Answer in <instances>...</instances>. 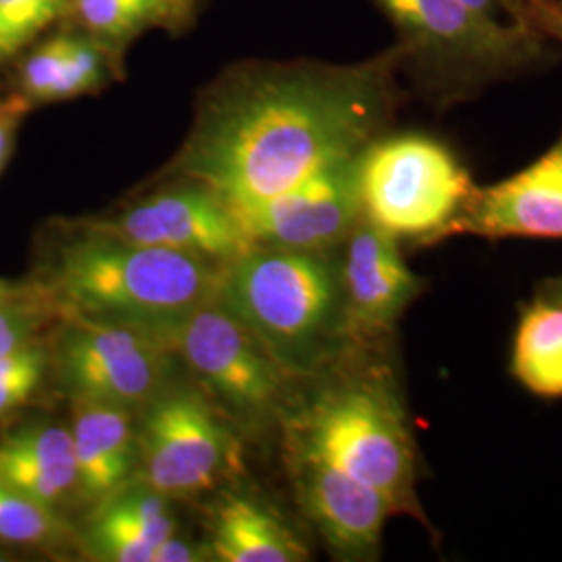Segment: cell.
Returning a JSON list of instances; mask_svg holds the SVG:
<instances>
[{"label": "cell", "instance_id": "cell-7", "mask_svg": "<svg viewBox=\"0 0 562 562\" xmlns=\"http://www.w3.org/2000/svg\"><path fill=\"white\" fill-rule=\"evenodd\" d=\"M176 359L236 429H280L292 402V380L225 306L217 294L192 311L169 336Z\"/></svg>", "mask_w": 562, "mask_h": 562}, {"label": "cell", "instance_id": "cell-28", "mask_svg": "<svg viewBox=\"0 0 562 562\" xmlns=\"http://www.w3.org/2000/svg\"><path fill=\"white\" fill-rule=\"evenodd\" d=\"M199 561H211L209 548H206V546H196V543L188 542L186 538H181L180 533L176 531L171 538H167V540L157 548L155 561L153 562Z\"/></svg>", "mask_w": 562, "mask_h": 562}, {"label": "cell", "instance_id": "cell-15", "mask_svg": "<svg viewBox=\"0 0 562 562\" xmlns=\"http://www.w3.org/2000/svg\"><path fill=\"white\" fill-rule=\"evenodd\" d=\"M125 67L99 42L65 23L21 57L15 92L34 106L74 101L125 80Z\"/></svg>", "mask_w": 562, "mask_h": 562}, {"label": "cell", "instance_id": "cell-24", "mask_svg": "<svg viewBox=\"0 0 562 562\" xmlns=\"http://www.w3.org/2000/svg\"><path fill=\"white\" fill-rule=\"evenodd\" d=\"M65 11L67 0H0V65L20 57Z\"/></svg>", "mask_w": 562, "mask_h": 562}, {"label": "cell", "instance_id": "cell-29", "mask_svg": "<svg viewBox=\"0 0 562 562\" xmlns=\"http://www.w3.org/2000/svg\"><path fill=\"white\" fill-rule=\"evenodd\" d=\"M464 2L475 7L477 11H482L485 15L496 18V20L521 23V21L517 20V4H519V0H464Z\"/></svg>", "mask_w": 562, "mask_h": 562}, {"label": "cell", "instance_id": "cell-20", "mask_svg": "<svg viewBox=\"0 0 562 562\" xmlns=\"http://www.w3.org/2000/svg\"><path fill=\"white\" fill-rule=\"evenodd\" d=\"M202 0H67L63 23L78 27L127 65L134 42L153 30L180 36L201 13Z\"/></svg>", "mask_w": 562, "mask_h": 562}, {"label": "cell", "instance_id": "cell-6", "mask_svg": "<svg viewBox=\"0 0 562 562\" xmlns=\"http://www.w3.org/2000/svg\"><path fill=\"white\" fill-rule=\"evenodd\" d=\"M475 181L446 142L422 132H385L359 157L362 217L401 244L454 238Z\"/></svg>", "mask_w": 562, "mask_h": 562}, {"label": "cell", "instance_id": "cell-19", "mask_svg": "<svg viewBox=\"0 0 562 562\" xmlns=\"http://www.w3.org/2000/svg\"><path fill=\"white\" fill-rule=\"evenodd\" d=\"M171 498L132 482L94 506L81 536L83 552L104 562H153L155 552L178 531Z\"/></svg>", "mask_w": 562, "mask_h": 562}, {"label": "cell", "instance_id": "cell-2", "mask_svg": "<svg viewBox=\"0 0 562 562\" xmlns=\"http://www.w3.org/2000/svg\"><path fill=\"white\" fill-rule=\"evenodd\" d=\"M280 431L283 452L338 469L378 490L396 517L431 527L419 498V448L394 338L357 341L317 375L296 382Z\"/></svg>", "mask_w": 562, "mask_h": 562}, {"label": "cell", "instance_id": "cell-4", "mask_svg": "<svg viewBox=\"0 0 562 562\" xmlns=\"http://www.w3.org/2000/svg\"><path fill=\"white\" fill-rule=\"evenodd\" d=\"M217 299L296 382L317 375L357 344L338 248L255 246L223 267Z\"/></svg>", "mask_w": 562, "mask_h": 562}, {"label": "cell", "instance_id": "cell-14", "mask_svg": "<svg viewBox=\"0 0 562 562\" xmlns=\"http://www.w3.org/2000/svg\"><path fill=\"white\" fill-rule=\"evenodd\" d=\"M482 240H562V132L521 171L477 186L454 227Z\"/></svg>", "mask_w": 562, "mask_h": 562}, {"label": "cell", "instance_id": "cell-17", "mask_svg": "<svg viewBox=\"0 0 562 562\" xmlns=\"http://www.w3.org/2000/svg\"><path fill=\"white\" fill-rule=\"evenodd\" d=\"M209 554L220 562H304L311 548L301 533L257 496L225 490L206 517Z\"/></svg>", "mask_w": 562, "mask_h": 562}, {"label": "cell", "instance_id": "cell-26", "mask_svg": "<svg viewBox=\"0 0 562 562\" xmlns=\"http://www.w3.org/2000/svg\"><path fill=\"white\" fill-rule=\"evenodd\" d=\"M517 20L562 50V0H519Z\"/></svg>", "mask_w": 562, "mask_h": 562}, {"label": "cell", "instance_id": "cell-1", "mask_svg": "<svg viewBox=\"0 0 562 562\" xmlns=\"http://www.w3.org/2000/svg\"><path fill=\"white\" fill-rule=\"evenodd\" d=\"M394 42L367 59H246L227 65L194 104L161 178L206 186L232 211L252 209L392 130L406 90Z\"/></svg>", "mask_w": 562, "mask_h": 562}, {"label": "cell", "instance_id": "cell-10", "mask_svg": "<svg viewBox=\"0 0 562 562\" xmlns=\"http://www.w3.org/2000/svg\"><path fill=\"white\" fill-rule=\"evenodd\" d=\"M78 222L123 240L180 250L222 265L255 248L234 211L213 190L181 178H161L157 188L136 201Z\"/></svg>", "mask_w": 562, "mask_h": 562}, {"label": "cell", "instance_id": "cell-11", "mask_svg": "<svg viewBox=\"0 0 562 562\" xmlns=\"http://www.w3.org/2000/svg\"><path fill=\"white\" fill-rule=\"evenodd\" d=\"M359 157L334 162L259 206L234 211L248 240L290 250L340 248L362 217Z\"/></svg>", "mask_w": 562, "mask_h": 562}, {"label": "cell", "instance_id": "cell-13", "mask_svg": "<svg viewBox=\"0 0 562 562\" xmlns=\"http://www.w3.org/2000/svg\"><path fill=\"white\" fill-rule=\"evenodd\" d=\"M285 462L302 515L327 552L336 561H378L385 522L396 517L392 504L378 490L317 459L285 452Z\"/></svg>", "mask_w": 562, "mask_h": 562}, {"label": "cell", "instance_id": "cell-22", "mask_svg": "<svg viewBox=\"0 0 562 562\" xmlns=\"http://www.w3.org/2000/svg\"><path fill=\"white\" fill-rule=\"evenodd\" d=\"M69 538L57 508L0 483V542L20 548H55Z\"/></svg>", "mask_w": 562, "mask_h": 562}, {"label": "cell", "instance_id": "cell-23", "mask_svg": "<svg viewBox=\"0 0 562 562\" xmlns=\"http://www.w3.org/2000/svg\"><path fill=\"white\" fill-rule=\"evenodd\" d=\"M59 323V308L38 281H27L20 294L0 302V359L42 338V331Z\"/></svg>", "mask_w": 562, "mask_h": 562}, {"label": "cell", "instance_id": "cell-18", "mask_svg": "<svg viewBox=\"0 0 562 562\" xmlns=\"http://www.w3.org/2000/svg\"><path fill=\"white\" fill-rule=\"evenodd\" d=\"M0 483L57 510L80 498L71 429L36 419L0 434Z\"/></svg>", "mask_w": 562, "mask_h": 562}, {"label": "cell", "instance_id": "cell-3", "mask_svg": "<svg viewBox=\"0 0 562 562\" xmlns=\"http://www.w3.org/2000/svg\"><path fill=\"white\" fill-rule=\"evenodd\" d=\"M65 227L36 280L59 317L121 323L169 341L220 290L222 262L123 240L78 220Z\"/></svg>", "mask_w": 562, "mask_h": 562}, {"label": "cell", "instance_id": "cell-9", "mask_svg": "<svg viewBox=\"0 0 562 562\" xmlns=\"http://www.w3.org/2000/svg\"><path fill=\"white\" fill-rule=\"evenodd\" d=\"M169 341L121 323L88 317H59V334L50 350L71 402H99L134 413L155 401L176 380Z\"/></svg>", "mask_w": 562, "mask_h": 562}, {"label": "cell", "instance_id": "cell-21", "mask_svg": "<svg viewBox=\"0 0 562 562\" xmlns=\"http://www.w3.org/2000/svg\"><path fill=\"white\" fill-rule=\"evenodd\" d=\"M510 373L538 398H562V304L540 296L522 304Z\"/></svg>", "mask_w": 562, "mask_h": 562}, {"label": "cell", "instance_id": "cell-5", "mask_svg": "<svg viewBox=\"0 0 562 562\" xmlns=\"http://www.w3.org/2000/svg\"><path fill=\"white\" fill-rule=\"evenodd\" d=\"M373 2L396 32L404 78L442 111L562 59L561 48L529 25L496 20L464 0Z\"/></svg>", "mask_w": 562, "mask_h": 562}, {"label": "cell", "instance_id": "cell-8", "mask_svg": "<svg viewBox=\"0 0 562 562\" xmlns=\"http://www.w3.org/2000/svg\"><path fill=\"white\" fill-rule=\"evenodd\" d=\"M240 469L236 427L196 383H169L138 413L136 482L162 496L190 498Z\"/></svg>", "mask_w": 562, "mask_h": 562}, {"label": "cell", "instance_id": "cell-31", "mask_svg": "<svg viewBox=\"0 0 562 562\" xmlns=\"http://www.w3.org/2000/svg\"><path fill=\"white\" fill-rule=\"evenodd\" d=\"M25 285H27V281H13L0 278V302L9 301L11 296L20 294Z\"/></svg>", "mask_w": 562, "mask_h": 562}, {"label": "cell", "instance_id": "cell-12", "mask_svg": "<svg viewBox=\"0 0 562 562\" xmlns=\"http://www.w3.org/2000/svg\"><path fill=\"white\" fill-rule=\"evenodd\" d=\"M341 292L357 341L396 338L404 313L422 299L427 280L402 255V244L361 217L338 248Z\"/></svg>", "mask_w": 562, "mask_h": 562}, {"label": "cell", "instance_id": "cell-25", "mask_svg": "<svg viewBox=\"0 0 562 562\" xmlns=\"http://www.w3.org/2000/svg\"><path fill=\"white\" fill-rule=\"evenodd\" d=\"M50 369V350L41 340L0 359V419L15 413L41 387Z\"/></svg>", "mask_w": 562, "mask_h": 562}, {"label": "cell", "instance_id": "cell-27", "mask_svg": "<svg viewBox=\"0 0 562 562\" xmlns=\"http://www.w3.org/2000/svg\"><path fill=\"white\" fill-rule=\"evenodd\" d=\"M32 102L23 99L20 92H11L4 99H0V173L4 171L7 162L13 155L21 123L32 111Z\"/></svg>", "mask_w": 562, "mask_h": 562}, {"label": "cell", "instance_id": "cell-30", "mask_svg": "<svg viewBox=\"0 0 562 562\" xmlns=\"http://www.w3.org/2000/svg\"><path fill=\"white\" fill-rule=\"evenodd\" d=\"M536 296L562 304V276L543 280L540 288H538V292H536Z\"/></svg>", "mask_w": 562, "mask_h": 562}, {"label": "cell", "instance_id": "cell-16", "mask_svg": "<svg viewBox=\"0 0 562 562\" xmlns=\"http://www.w3.org/2000/svg\"><path fill=\"white\" fill-rule=\"evenodd\" d=\"M71 440L78 464L80 501L102 503L121 487L136 482L138 413L99 404L71 402Z\"/></svg>", "mask_w": 562, "mask_h": 562}]
</instances>
